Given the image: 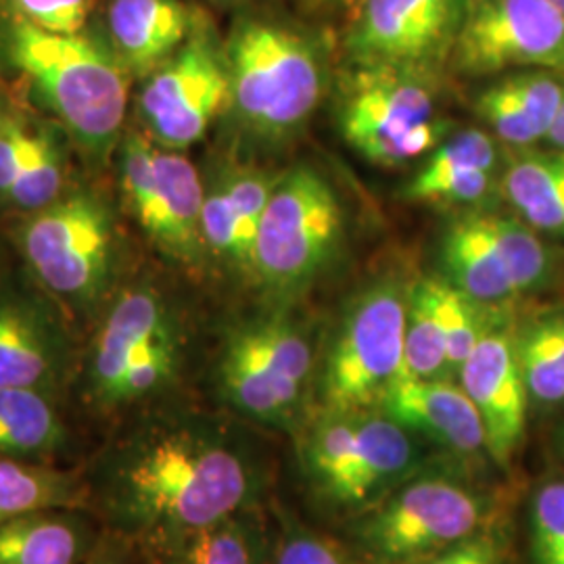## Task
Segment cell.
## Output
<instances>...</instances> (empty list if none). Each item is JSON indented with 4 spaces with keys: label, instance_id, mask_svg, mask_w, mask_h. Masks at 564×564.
I'll return each instance as SVG.
<instances>
[{
    "label": "cell",
    "instance_id": "1",
    "mask_svg": "<svg viewBox=\"0 0 564 564\" xmlns=\"http://www.w3.org/2000/svg\"><path fill=\"white\" fill-rule=\"evenodd\" d=\"M86 510L149 552L251 502L247 452L212 424L147 421L118 429L84 468Z\"/></svg>",
    "mask_w": 564,
    "mask_h": 564
},
{
    "label": "cell",
    "instance_id": "2",
    "mask_svg": "<svg viewBox=\"0 0 564 564\" xmlns=\"http://www.w3.org/2000/svg\"><path fill=\"white\" fill-rule=\"evenodd\" d=\"M0 51L72 139L93 160L105 162L121 142L130 76L111 48L82 34L44 32L4 13Z\"/></svg>",
    "mask_w": 564,
    "mask_h": 564
},
{
    "label": "cell",
    "instance_id": "3",
    "mask_svg": "<svg viewBox=\"0 0 564 564\" xmlns=\"http://www.w3.org/2000/svg\"><path fill=\"white\" fill-rule=\"evenodd\" d=\"M181 328L162 293L128 284L105 307L76 370V398L97 421L120 423L174 383Z\"/></svg>",
    "mask_w": 564,
    "mask_h": 564
},
{
    "label": "cell",
    "instance_id": "4",
    "mask_svg": "<svg viewBox=\"0 0 564 564\" xmlns=\"http://www.w3.org/2000/svg\"><path fill=\"white\" fill-rule=\"evenodd\" d=\"M20 247L36 284L69 318H101L120 291L118 223L111 205L90 188L30 214Z\"/></svg>",
    "mask_w": 564,
    "mask_h": 564
},
{
    "label": "cell",
    "instance_id": "5",
    "mask_svg": "<svg viewBox=\"0 0 564 564\" xmlns=\"http://www.w3.org/2000/svg\"><path fill=\"white\" fill-rule=\"evenodd\" d=\"M224 61L230 102L263 137H282L312 116L323 95V63L314 44L274 21L235 23Z\"/></svg>",
    "mask_w": 564,
    "mask_h": 564
},
{
    "label": "cell",
    "instance_id": "6",
    "mask_svg": "<svg viewBox=\"0 0 564 564\" xmlns=\"http://www.w3.org/2000/svg\"><path fill=\"white\" fill-rule=\"evenodd\" d=\"M343 232L341 203L316 170L302 165L281 176L265 205L251 276L286 295L318 276Z\"/></svg>",
    "mask_w": 564,
    "mask_h": 564
},
{
    "label": "cell",
    "instance_id": "7",
    "mask_svg": "<svg viewBox=\"0 0 564 564\" xmlns=\"http://www.w3.org/2000/svg\"><path fill=\"white\" fill-rule=\"evenodd\" d=\"M121 197L147 239L176 262L202 260V176L178 151L142 132H126L120 151Z\"/></svg>",
    "mask_w": 564,
    "mask_h": 564
},
{
    "label": "cell",
    "instance_id": "8",
    "mask_svg": "<svg viewBox=\"0 0 564 564\" xmlns=\"http://www.w3.org/2000/svg\"><path fill=\"white\" fill-rule=\"evenodd\" d=\"M405 377V297L395 284L366 291L345 316L324 375L330 412L381 405Z\"/></svg>",
    "mask_w": 564,
    "mask_h": 564
},
{
    "label": "cell",
    "instance_id": "9",
    "mask_svg": "<svg viewBox=\"0 0 564 564\" xmlns=\"http://www.w3.org/2000/svg\"><path fill=\"white\" fill-rule=\"evenodd\" d=\"M484 498L449 477H421L377 506L360 527L364 552L381 564H412L477 535Z\"/></svg>",
    "mask_w": 564,
    "mask_h": 564
},
{
    "label": "cell",
    "instance_id": "10",
    "mask_svg": "<svg viewBox=\"0 0 564 564\" xmlns=\"http://www.w3.org/2000/svg\"><path fill=\"white\" fill-rule=\"evenodd\" d=\"M416 447L405 426L362 412H330L305 444V463L324 491L341 505H360L403 477Z\"/></svg>",
    "mask_w": 564,
    "mask_h": 564
},
{
    "label": "cell",
    "instance_id": "11",
    "mask_svg": "<svg viewBox=\"0 0 564 564\" xmlns=\"http://www.w3.org/2000/svg\"><path fill=\"white\" fill-rule=\"evenodd\" d=\"M312 351L284 321H256L237 326L224 343L218 383L237 412L263 423L286 419L300 398Z\"/></svg>",
    "mask_w": 564,
    "mask_h": 564
},
{
    "label": "cell",
    "instance_id": "12",
    "mask_svg": "<svg viewBox=\"0 0 564 564\" xmlns=\"http://www.w3.org/2000/svg\"><path fill=\"white\" fill-rule=\"evenodd\" d=\"M408 69L364 67L341 113L343 137L366 160L381 165L414 160L440 141L433 101Z\"/></svg>",
    "mask_w": 564,
    "mask_h": 564
},
{
    "label": "cell",
    "instance_id": "13",
    "mask_svg": "<svg viewBox=\"0 0 564 564\" xmlns=\"http://www.w3.org/2000/svg\"><path fill=\"white\" fill-rule=\"evenodd\" d=\"M452 57L466 74L564 69V13L550 0H466Z\"/></svg>",
    "mask_w": 564,
    "mask_h": 564
},
{
    "label": "cell",
    "instance_id": "14",
    "mask_svg": "<svg viewBox=\"0 0 564 564\" xmlns=\"http://www.w3.org/2000/svg\"><path fill=\"white\" fill-rule=\"evenodd\" d=\"M228 102L230 78L224 53L197 28L176 55L151 72L139 109L149 139L181 151L202 141Z\"/></svg>",
    "mask_w": 564,
    "mask_h": 564
},
{
    "label": "cell",
    "instance_id": "15",
    "mask_svg": "<svg viewBox=\"0 0 564 564\" xmlns=\"http://www.w3.org/2000/svg\"><path fill=\"white\" fill-rule=\"evenodd\" d=\"M78 349L69 316L41 286L0 281V387L57 395L74 384Z\"/></svg>",
    "mask_w": 564,
    "mask_h": 564
},
{
    "label": "cell",
    "instance_id": "16",
    "mask_svg": "<svg viewBox=\"0 0 564 564\" xmlns=\"http://www.w3.org/2000/svg\"><path fill=\"white\" fill-rule=\"evenodd\" d=\"M466 0H362L349 48L364 67L419 72L452 55Z\"/></svg>",
    "mask_w": 564,
    "mask_h": 564
},
{
    "label": "cell",
    "instance_id": "17",
    "mask_svg": "<svg viewBox=\"0 0 564 564\" xmlns=\"http://www.w3.org/2000/svg\"><path fill=\"white\" fill-rule=\"evenodd\" d=\"M460 384L484 421L487 452L500 466H508L523 442L529 398L514 337L485 328L460 366Z\"/></svg>",
    "mask_w": 564,
    "mask_h": 564
},
{
    "label": "cell",
    "instance_id": "18",
    "mask_svg": "<svg viewBox=\"0 0 564 564\" xmlns=\"http://www.w3.org/2000/svg\"><path fill=\"white\" fill-rule=\"evenodd\" d=\"M276 181L245 170L232 172L205 188L202 214L205 251L251 276L260 224Z\"/></svg>",
    "mask_w": 564,
    "mask_h": 564
},
{
    "label": "cell",
    "instance_id": "19",
    "mask_svg": "<svg viewBox=\"0 0 564 564\" xmlns=\"http://www.w3.org/2000/svg\"><path fill=\"white\" fill-rule=\"evenodd\" d=\"M381 408L405 429L421 431L460 454H477L485 447L484 421L463 384L442 379H403Z\"/></svg>",
    "mask_w": 564,
    "mask_h": 564
},
{
    "label": "cell",
    "instance_id": "20",
    "mask_svg": "<svg viewBox=\"0 0 564 564\" xmlns=\"http://www.w3.org/2000/svg\"><path fill=\"white\" fill-rule=\"evenodd\" d=\"M195 30L182 0H111L107 7L109 48L128 74L155 72Z\"/></svg>",
    "mask_w": 564,
    "mask_h": 564
},
{
    "label": "cell",
    "instance_id": "21",
    "mask_svg": "<svg viewBox=\"0 0 564 564\" xmlns=\"http://www.w3.org/2000/svg\"><path fill=\"white\" fill-rule=\"evenodd\" d=\"M97 544L86 508H48L0 524V564H84Z\"/></svg>",
    "mask_w": 564,
    "mask_h": 564
},
{
    "label": "cell",
    "instance_id": "22",
    "mask_svg": "<svg viewBox=\"0 0 564 564\" xmlns=\"http://www.w3.org/2000/svg\"><path fill=\"white\" fill-rule=\"evenodd\" d=\"M442 258L449 284L473 302L498 303L519 295L487 214L464 216L449 224Z\"/></svg>",
    "mask_w": 564,
    "mask_h": 564
},
{
    "label": "cell",
    "instance_id": "23",
    "mask_svg": "<svg viewBox=\"0 0 564 564\" xmlns=\"http://www.w3.org/2000/svg\"><path fill=\"white\" fill-rule=\"evenodd\" d=\"M57 395L0 387V458L53 464L72 445Z\"/></svg>",
    "mask_w": 564,
    "mask_h": 564
},
{
    "label": "cell",
    "instance_id": "24",
    "mask_svg": "<svg viewBox=\"0 0 564 564\" xmlns=\"http://www.w3.org/2000/svg\"><path fill=\"white\" fill-rule=\"evenodd\" d=\"M48 508H86L84 468L0 458V524Z\"/></svg>",
    "mask_w": 564,
    "mask_h": 564
},
{
    "label": "cell",
    "instance_id": "25",
    "mask_svg": "<svg viewBox=\"0 0 564 564\" xmlns=\"http://www.w3.org/2000/svg\"><path fill=\"white\" fill-rule=\"evenodd\" d=\"M508 202L533 230L564 237V153H527L508 167Z\"/></svg>",
    "mask_w": 564,
    "mask_h": 564
},
{
    "label": "cell",
    "instance_id": "26",
    "mask_svg": "<svg viewBox=\"0 0 564 564\" xmlns=\"http://www.w3.org/2000/svg\"><path fill=\"white\" fill-rule=\"evenodd\" d=\"M247 510L158 547V564H262V533Z\"/></svg>",
    "mask_w": 564,
    "mask_h": 564
},
{
    "label": "cell",
    "instance_id": "27",
    "mask_svg": "<svg viewBox=\"0 0 564 564\" xmlns=\"http://www.w3.org/2000/svg\"><path fill=\"white\" fill-rule=\"evenodd\" d=\"M447 364L437 279L414 282L405 295V377L440 379Z\"/></svg>",
    "mask_w": 564,
    "mask_h": 564
},
{
    "label": "cell",
    "instance_id": "28",
    "mask_svg": "<svg viewBox=\"0 0 564 564\" xmlns=\"http://www.w3.org/2000/svg\"><path fill=\"white\" fill-rule=\"evenodd\" d=\"M514 341L527 393L538 402H564V314L529 324Z\"/></svg>",
    "mask_w": 564,
    "mask_h": 564
},
{
    "label": "cell",
    "instance_id": "29",
    "mask_svg": "<svg viewBox=\"0 0 564 564\" xmlns=\"http://www.w3.org/2000/svg\"><path fill=\"white\" fill-rule=\"evenodd\" d=\"M65 160L59 142L48 132H32L28 128L20 174L9 195V205L25 214H34L63 195Z\"/></svg>",
    "mask_w": 564,
    "mask_h": 564
},
{
    "label": "cell",
    "instance_id": "30",
    "mask_svg": "<svg viewBox=\"0 0 564 564\" xmlns=\"http://www.w3.org/2000/svg\"><path fill=\"white\" fill-rule=\"evenodd\" d=\"M479 303L466 297L449 282L437 281V307L444 324L445 349L449 368L463 366L464 360L473 354L484 335V318L477 312Z\"/></svg>",
    "mask_w": 564,
    "mask_h": 564
},
{
    "label": "cell",
    "instance_id": "31",
    "mask_svg": "<svg viewBox=\"0 0 564 564\" xmlns=\"http://www.w3.org/2000/svg\"><path fill=\"white\" fill-rule=\"evenodd\" d=\"M502 84L542 139H547L564 105V84L544 69L505 78Z\"/></svg>",
    "mask_w": 564,
    "mask_h": 564
},
{
    "label": "cell",
    "instance_id": "32",
    "mask_svg": "<svg viewBox=\"0 0 564 564\" xmlns=\"http://www.w3.org/2000/svg\"><path fill=\"white\" fill-rule=\"evenodd\" d=\"M535 564H564V484L544 485L531 508Z\"/></svg>",
    "mask_w": 564,
    "mask_h": 564
},
{
    "label": "cell",
    "instance_id": "33",
    "mask_svg": "<svg viewBox=\"0 0 564 564\" xmlns=\"http://www.w3.org/2000/svg\"><path fill=\"white\" fill-rule=\"evenodd\" d=\"M496 144L479 130H468L442 144L424 163L419 176H444L464 170H489L496 165Z\"/></svg>",
    "mask_w": 564,
    "mask_h": 564
},
{
    "label": "cell",
    "instance_id": "34",
    "mask_svg": "<svg viewBox=\"0 0 564 564\" xmlns=\"http://www.w3.org/2000/svg\"><path fill=\"white\" fill-rule=\"evenodd\" d=\"M7 15L53 34H80L90 15V0H0Z\"/></svg>",
    "mask_w": 564,
    "mask_h": 564
},
{
    "label": "cell",
    "instance_id": "35",
    "mask_svg": "<svg viewBox=\"0 0 564 564\" xmlns=\"http://www.w3.org/2000/svg\"><path fill=\"white\" fill-rule=\"evenodd\" d=\"M491 176L489 170H464L433 178L416 174L405 188V197L414 202L475 203L487 195Z\"/></svg>",
    "mask_w": 564,
    "mask_h": 564
},
{
    "label": "cell",
    "instance_id": "36",
    "mask_svg": "<svg viewBox=\"0 0 564 564\" xmlns=\"http://www.w3.org/2000/svg\"><path fill=\"white\" fill-rule=\"evenodd\" d=\"M477 111L505 142L527 147L542 139L538 130L531 126V121L527 120V116L519 109L512 95L506 90L502 80L496 82L485 90L477 102Z\"/></svg>",
    "mask_w": 564,
    "mask_h": 564
},
{
    "label": "cell",
    "instance_id": "37",
    "mask_svg": "<svg viewBox=\"0 0 564 564\" xmlns=\"http://www.w3.org/2000/svg\"><path fill=\"white\" fill-rule=\"evenodd\" d=\"M25 134L28 128L21 121L0 113V202H9L18 181Z\"/></svg>",
    "mask_w": 564,
    "mask_h": 564
},
{
    "label": "cell",
    "instance_id": "38",
    "mask_svg": "<svg viewBox=\"0 0 564 564\" xmlns=\"http://www.w3.org/2000/svg\"><path fill=\"white\" fill-rule=\"evenodd\" d=\"M412 564H502L500 550L487 535H473Z\"/></svg>",
    "mask_w": 564,
    "mask_h": 564
},
{
    "label": "cell",
    "instance_id": "39",
    "mask_svg": "<svg viewBox=\"0 0 564 564\" xmlns=\"http://www.w3.org/2000/svg\"><path fill=\"white\" fill-rule=\"evenodd\" d=\"M276 564H345L339 552L312 535H291L282 542Z\"/></svg>",
    "mask_w": 564,
    "mask_h": 564
},
{
    "label": "cell",
    "instance_id": "40",
    "mask_svg": "<svg viewBox=\"0 0 564 564\" xmlns=\"http://www.w3.org/2000/svg\"><path fill=\"white\" fill-rule=\"evenodd\" d=\"M130 547L132 545L126 540H121L113 533H107L99 540V544L95 545V550L90 552V556L84 564H128Z\"/></svg>",
    "mask_w": 564,
    "mask_h": 564
},
{
    "label": "cell",
    "instance_id": "41",
    "mask_svg": "<svg viewBox=\"0 0 564 564\" xmlns=\"http://www.w3.org/2000/svg\"><path fill=\"white\" fill-rule=\"evenodd\" d=\"M547 141L554 142V147L564 153V105L561 116L556 118L554 126H552V130L547 132Z\"/></svg>",
    "mask_w": 564,
    "mask_h": 564
},
{
    "label": "cell",
    "instance_id": "42",
    "mask_svg": "<svg viewBox=\"0 0 564 564\" xmlns=\"http://www.w3.org/2000/svg\"><path fill=\"white\" fill-rule=\"evenodd\" d=\"M316 2L339 7V9H358L362 4V0H316Z\"/></svg>",
    "mask_w": 564,
    "mask_h": 564
},
{
    "label": "cell",
    "instance_id": "43",
    "mask_svg": "<svg viewBox=\"0 0 564 564\" xmlns=\"http://www.w3.org/2000/svg\"><path fill=\"white\" fill-rule=\"evenodd\" d=\"M550 2H552L556 9H561L564 13V0H550Z\"/></svg>",
    "mask_w": 564,
    "mask_h": 564
},
{
    "label": "cell",
    "instance_id": "44",
    "mask_svg": "<svg viewBox=\"0 0 564 564\" xmlns=\"http://www.w3.org/2000/svg\"><path fill=\"white\" fill-rule=\"evenodd\" d=\"M0 272H2V251H0ZM0 281H2V276H0Z\"/></svg>",
    "mask_w": 564,
    "mask_h": 564
},
{
    "label": "cell",
    "instance_id": "45",
    "mask_svg": "<svg viewBox=\"0 0 564 564\" xmlns=\"http://www.w3.org/2000/svg\"><path fill=\"white\" fill-rule=\"evenodd\" d=\"M226 2H239V0H226Z\"/></svg>",
    "mask_w": 564,
    "mask_h": 564
},
{
    "label": "cell",
    "instance_id": "46",
    "mask_svg": "<svg viewBox=\"0 0 564 564\" xmlns=\"http://www.w3.org/2000/svg\"><path fill=\"white\" fill-rule=\"evenodd\" d=\"M563 440H564V433H563Z\"/></svg>",
    "mask_w": 564,
    "mask_h": 564
}]
</instances>
